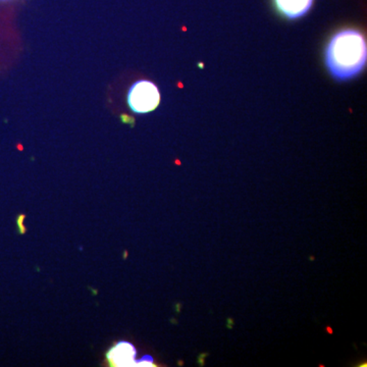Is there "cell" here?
<instances>
[{
	"label": "cell",
	"mask_w": 367,
	"mask_h": 367,
	"mask_svg": "<svg viewBox=\"0 0 367 367\" xmlns=\"http://www.w3.org/2000/svg\"><path fill=\"white\" fill-rule=\"evenodd\" d=\"M0 1H6V0H0Z\"/></svg>",
	"instance_id": "7"
},
{
	"label": "cell",
	"mask_w": 367,
	"mask_h": 367,
	"mask_svg": "<svg viewBox=\"0 0 367 367\" xmlns=\"http://www.w3.org/2000/svg\"><path fill=\"white\" fill-rule=\"evenodd\" d=\"M136 354V349L131 343L119 342L108 351L106 359L110 366H135Z\"/></svg>",
	"instance_id": "3"
},
{
	"label": "cell",
	"mask_w": 367,
	"mask_h": 367,
	"mask_svg": "<svg viewBox=\"0 0 367 367\" xmlns=\"http://www.w3.org/2000/svg\"><path fill=\"white\" fill-rule=\"evenodd\" d=\"M160 103V93L158 86L150 81L136 82L128 93V105L136 114L153 112Z\"/></svg>",
	"instance_id": "2"
},
{
	"label": "cell",
	"mask_w": 367,
	"mask_h": 367,
	"mask_svg": "<svg viewBox=\"0 0 367 367\" xmlns=\"http://www.w3.org/2000/svg\"><path fill=\"white\" fill-rule=\"evenodd\" d=\"M367 45L360 31L344 29L336 33L324 52V63L329 75L337 81L354 79L366 66Z\"/></svg>",
	"instance_id": "1"
},
{
	"label": "cell",
	"mask_w": 367,
	"mask_h": 367,
	"mask_svg": "<svg viewBox=\"0 0 367 367\" xmlns=\"http://www.w3.org/2000/svg\"><path fill=\"white\" fill-rule=\"evenodd\" d=\"M278 12L289 20L299 19L306 15L313 4V0H275Z\"/></svg>",
	"instance_id": "4"
},
{
	"label": "cell",
	"mask_w": 367,
	"mask_h": 367,
	"mask_svg": "<svg viewBox=\"0 0 367 367\" xmlns=\"http://www.w3.org/2000/svg\"><path fill=\"white\" fill-rule=\"evenodd\" d=\"M25 214H20L17 218V230H19V233L21 234V235H24L27 232V227L24 225V220H25Z\"/></svg>",
	"instance_id": "5"
},
{
	"label": "cell",
	"mask_w": 367,
	"mask_h": 367,
	"mask_svg": "<svg viewBox=\"0 0 367 367\" xmlns=\"http://www.w3.org/2000/svg\"><path fill=\"white\" fill-rule=\"evenodd\" d=\"M135 366H154L153 359L149 355L145 356L142 359L136 361Z\"/></svg>",
	"instance_id": "6"
}]
</instances>
